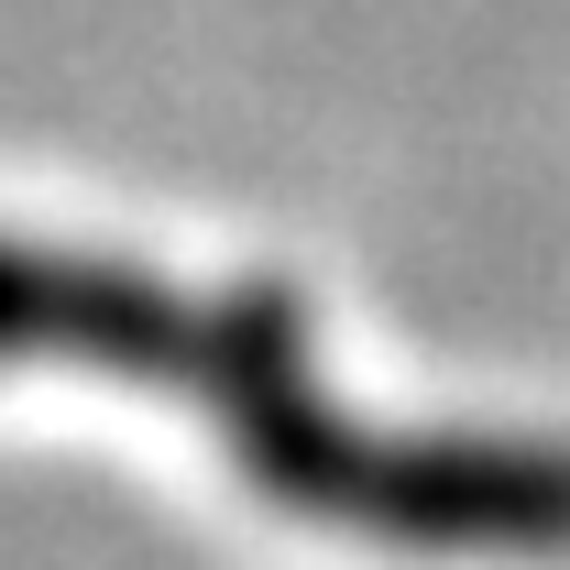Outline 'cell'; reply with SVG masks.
Instances as JSON below:
<instances>
[{
    "instance_id": "cell-1",
    "label": "cell",
    "mask_w": 570,
    "mask_h": 570,
    "mask_svg": "<svg viewBox=\"0 0 570 570\" xmlns=\"http://www.w3.org/2000/svg\"><path fill=\"white\" fill-rule=\"evenodd\" d=\"M0 373H99L176 395L253 494L384 560H570V439L395 428L318 373L285 285H187L132 253L0 230Z\"/></svg>"
}]
</instances>
